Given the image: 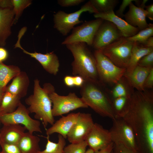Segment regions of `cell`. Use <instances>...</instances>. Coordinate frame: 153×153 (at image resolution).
I'll return each instance as SVG.
<instances>
[{"instance_id": "obj_24", "label": "cell", "mask_w": 153, "mask_h": 153, "mask_svg": "<svg viewBox=\"0 0 153 153\" xmlns=\"http://www.w3.org/2000/svg\"><path fill=\"white\" fill-rule=\"evenodd\" d=\"M152 51L153 48L144 47L139 43L134 42L130 61L124 75H128L131 74L141 58Z\"/></svg>"}, {"instance_id": "obj_13", "label": "cell", "mask_w": 153, "mask_h": 153, "mask_svg": "<svg viewBox=\"0 0 153 153\" xmlns=\"http://www.w3.org/2000/svg\"><path fill=\"white\" fill-rule=\"evenodd\" d=\"M122 37L113 23L104 20L96 33L92 46L95 50H100Z\"/></svg>"}, {"instance_id": "obj_4", "label": "cell", "mask_w": 153, "mask_h": 153, "mask_svg": "<svg viewBox=\"0 0 153 153\" xmlns=\"http://www.w3.org/2000/svg\"><path fill=\"white\" fill-rule=\"evenodd\" d=\"M103 85L100 82L85 80L80 87L81 98L88 107L96 113L113 120L115 118L112 99L102 89Z\"/></svg>"}, {"instance_id": "obj_20", "label": "cell", "mask_w": 153, "mask_h": 153, "mask_svg": "<svg viewBox=\"0 0 153 153\" xmlns=\"http://www.w3.org/2000/svg\"><path fill=\"white\" fill-rule=\"evenodd\" d=\"M26 129L19 124L3 125L0 130V142L18 144Z\"/></svg>"}, {"instance_id": "obj_33", "label": "cell", "mask_w": 153, "mask_h": 153, "mask_svg": "<svg viewBox=\"0 0 153 153\" xmlns=\"http://www.w3.org/2000/svg\"><path fill=\"white\" fill-rule=\"evenodd\" d=\"M88 146L84 141L77 143H71L65 146L64 153H85Z\"/></svg>"}, {"instance_id": "obj_49", "label": "cell", "mask_w": 153, "mask_h": 153, "mask_svg": "<svg viewBox=\"0 0 153 153\" xmlns=\"http://www.w3.org/2000/svg\"><path fill=\"white\" fill-rule=\"evenodd\" d=\"M4 93H3L0 92V104H1V101L2 99V98L3 97V96Z\"/></svg>"}, {"instance_id": "obj_34", "label": "cell", "mask_w": 153, "mask_h": 153, "mask_svg": "<svg viewBox=\"0 0 153 153\" xmlns=\"http://www.w3.org/2000/svg\"><path fill=\"white\" fill-rule=\"evenodd\" d=\"M2 153H22L18 144L0 142Z\"/></svg>"}, {"instance_id": "obj_12", "label": "cell", "mask_w": 153, "mask_h": 153, "mask_svg": "<svg viewBox=\"0 0 153 153\" xmlns=\"http://www.w3.org/2000/svg\"><path fill=\"white\" fill-rule=\"evenodd\" d=\"M26 31L21 29L18 35V39L14 45V48H18L22 50L24 53L29 55L35 58L41 65L43 69L50 74L56 75L59 71L60 63L58 58L54 52L43 54L35 52H30L27 51L22 47L20 44V41L26 32Z\"/></svg>"}, {"instance_id": "obj_26", "label": "cell", "mask_w": 153, "mask_h": 153, "mask_svg": "<svg viewBox=\"0 0 153 153\" xmlns=\"http://www.w3.org/2000/svg\"><path fill=\"white\" fill-rule=\"evenodd\" d=\"M114 85L110 92L112 99L121 97H131L135 91L134 89L124 75Z\"/></svg>"}, {"instance_id": "obj_2", "label": "cell", "mask_w": 153, "mask_h": 153, "mask_svg": "<svg viewBox=\"0 0 153 153\" xmlns=\"http://www.w3.org/2000/svg\"><path fill=\"white\" fill-rule=\"evenodd\" d=\"M50 83H45L43 88L41 86L40 80H34L33 93L25 100L29 106L27 109L30 113H34L35 118L41 120L44 128L48 124L52 125L55 119L52 113V103L49 96L50 92L54 89Z\"/></svg>"}, {"instance_id": "obj_37", "label": "cell", "mask_w": 153, "mask_h": 153, "mask_svg": "<svg viewBox=\"0 0 153 153\" xmlns=\"http://www.w3.org/2000/svg\"><path fill=\"white\" fill-rule=\"evenodd\" d=\"M84 0H58V3L62 7H69L78 5L84 2Z\"/></svg>"}, {"instance_id": "obj_48", "label": "cell", "mask_w": 153, "mask_h": 153, "mask_svg": "<svg viewBox=\"0 0 153 153\" xmlns=\"http://www.w3.org/2000/svg\"><path fill=\"white\" fill-rule=\"evenodd\" d=\"M94 153V151L93 150H92V149L89 148V149L86 150V151L85 153Z\"/></svg>"}, {"instance_id": "obj_25", "label": "cell", "mask_w": 153, "mask_h": 153, "mask_svg": "<svg viewBox=\"0 0 153 153\" xmlns=\"http://www.w3.org/2000/svg\"><path fill=\"white\" fill-rule=\"evenodd\" d=\"M21 71L20 68L14 65H7L0 62V92L3 93L7 85Z\"/></svg>"}, {"instance_id": "obj_47", "label": "cell", "mask_w": 153, "mask_h": 153, "mask_svg": "<svg viewBox=\"0 0 153 153\" xmlns=\"http://www.w3.org/2000/svg\"><path fill=\"white\" fill-rule=\"evenodd\" d=\"M148 1V0H143L142 1H141L140 4L138 7L144 9L146 6L145 5L146 4Z\"/></svg>"}, {"instance_id": "obj_44", "label": "cell", "mask_w": 153, "mask_h": 153, "mask_svg": "<svg viewBox=\"0 0 153 153\" xmlns=\"http://www.w3.org/2000/svg\"><path fill=\"white\" fill-rule=\"evenodd\" d=\"M140 43L144 47L153 48V37H150L143 42Z\"/></svg>"}, {"instance_id": "obj_40", "label": "cell", "mask_w": 153, "mask_h": 153, "mask_svg": "<svg viewBox=\"0 0 153 153\" xmlns=\"http://www.w3.org/2000/svg\"><path fill=\"white\" fill-rule=\"evenodd\" d=\"M63 80L64 84L67 87H73L75 86L74 76H65Z\"/></svg>"}, {"instance_id": "obj_7", "label": "cell", "mask_w": 153, "mask_h": 153, "mask_svg": "<svg viewBox=\"0 0 153 153\" xmlns=\"http://www.w3.org/2000/svg\"><path fill=\"white\" fill-rule=\"evenodd\" d=\"M94 54L99 80L103 84H114L124 75L126 69L116 66L101 52L95 50Z\"/></svg>"}, {"instance_id": "obj_5", "label": "cell", "mask_w": 153, "mask_h": 153, "mask_svg": "<svg viewBox=\"0 0 153 153\" xmlns=\"http://www.w3.org/2000/svg\"><path fill=\"white\" fill-rule=\"evenodd\" d=\"M134 42L122 37L99 51L116 66L126 69L130 61Z\"/></svg>"}, {"instance_id": "obj_51", "label": "cell", "mask_w": 153, "mask_h": 153, "mask_svg": "<svg viewBox=\"0 0 153 153\" xmlns=\"http://www.w3.org/2000/svg\"><path fill=\"white\" fill-rule=\"evenodd\" d=\"M0 153H2L1 152H0Z\"/></svg>"}, {"instance_id": "obj_19", "label": "cell", "mask_w": 153, "mask_h": 153, "mask_svg": "<svg viewBox=\"0 0 153 153\" xmlns=\"http://www.w3.org/2000/svg\"><path fill=\"white\" fill-rule=\"evenodd\" d=\"M129 7L128 11L124 15L126 21L140 31L147 27L149 24L146 20L147 13L145 10L137 7L132 2Z\"/></svg>"}, {"instance_id": "obj_8", "label": "cell", "mask_w": 153, "mask_h": 153, "mask_svg": "<svg viewBox=\"0 0 153 153\" xmlns=\"http://www.w3.org/2000/svg\"><path fill=\"white\" fill-rule=\"evenodd\" d=\"M55 90H52L49 94L54 117L63 116L79 108L88 107L82 98L79 97L75 92H70L67 95L62 96L58 95Z\"/></svg>"}, {"instance_id": "obj_6", "label": "cell", "mask_w": 153, "mask_h": 153, "mask_svg": "<svg viewBox=\"0 0 153 153\" xmlns=\"http://www.w3.org/2000/svg\"><path fill=\"white\" fill-rule=\"evenodd\" d=\"M85 12L98 13L90 1L74 12L68 13L62 10L58 11L53 15L54 28L62 35H67L74 26L83 22L80 20V17L82 14Z\"/></svg>"}, {"instance_id": "obj_36", "label": "cell", "mask_w": 153, "mask_h": 153, "mask_svg": "<svg viewBox=\"0 0 153 153\" xmlns=\"http://www.w3.org/2000/svg\"><path fill=\"white\" fill-rule=\"evenodd\" d=\"M112 152L113 153H139L134 151L120 143H114Z\"/></svg>"}, {"instance_id": "obj_42", "label": "cell", "mask_w": 153, "mask_h": 153, "mask_svg": "<svg viewBox=\"0 0 153 153\" xmlns=\"http://www.w3.org/2000/svg\"><path fill=\"white\" fill-rule=\"evenodd\" d=\"M75 86L80 87L83 84L85 80L79 75L74 76Z\"/></svg>"}, {"instance_id": "obj_46", "label": "cell", "mask_w": 153, "mask_h": 153, "mask_svg": "<svg viewBox=\"0 0 153 153\" xmlns=\"http://www.w3.org/2000/svg\"><path fill=\"white\" fill-rule=\"evenodd\" d=\"M114 143H112L106 148L101 150L94 152V153H111L113 146Z\"/></svg>"}, {"instance_id": "obj_38", "label": "cell", "mask_w": 153, "mask_h": 153, "mask_svg": "<svg viewBox=\"0 0 153 153\" xmlns=\"http://www.w3.org/2000/svg\"><path fill=\"white\" fill-rule=\"evenodd\" d=\"M135 0H123L119 9L116 11V15L121 18L124 17V12L128 6Z\"/></svg>"}, {"instance_id": "obj_15", "label": "cell", "mask_w": 153, "mask_h": 153, "mask_svg": "<svg viewBox=\"0 0 153 153\" xmlns=\"http://www.w3.org/2000/svg\"><path fill=\"white\" fill-rule=\"evenodd\" d=\"M85 141L94 152L104 149L113 143L109 130L96 123H94Z\"/></svg>"}, {"instance_id": "obj_17", "label": "cell", "mask_w": 153, "mask_h": 153, "mask_svg": "<svg viewBox=\"0 0 153 153\" xmlns=\"http://www.w3.org/2000/svg\"><path fill=\"white\" fill-rule=\"evenodd\" d=\"M79 113L72 112L66 116H62L51 127L46 129L47 136L57 133L67 139L68 133L76 121Z\"/></svg>"}, {"instance_id": "obj_52", "label": "cell", "mask_w": 153, "mask_h": 153, "mask_svg": "<svg viewBox=\"0 0 153 153\" xmlns=\"http://www.w3.org/2000/svg\"><path fill=\"white\" fill-rule=\"evenodd\" d=\"M1 123V122H0V124Z\"/></svg>"}, {"instance_id": "obj_21", "label": "cell", "mask_w": 153, "mask_h": 153, "mask_svg": "<svg viewBox=\"0 0 153 153\" xmlns=\"http://www.w3.org/2000/svg\"><path fill=\"white\" fill-rule=\"evenodd\" d=\"M29 82L27 73L21 71L13 79L11 84L6 87L5 92H8L22 98L27 94Z\"/></svg>"}, {"instance_id": "obj_31", "label": "cell", "mask_w": 153, "mask_h": 153, "mask_svg": "<svg viewBox=\"0 0 153 153\" xmlns=\"http://www.w3.org/2000/svg\"><path fill=\"white\" fill-rule=\"evenodd\" d=\"M14 17L13 24L16 23L21 16L24 10L31 4L30 0H11Z\"/></svg>"}, {"instance_id": "obj_29", "label": "cell", "mask_w": 153, "mask_h": 153, "mask_svg": "<svg viewBox=\"0 0 153 153\" xmlns=\"http://www.w3.org/2000/svg\"><path fill=\"white\" fill-rule=\"evenodd\" d=\"M45 137L47 142L45 149L40 151L39 153H64V149L66 144V141L62 136L58 134V141L56 143L51 141L49 136H47Z\"/></svg>"}, {"instance_id": "obj_22", "label": "cell", "mask_w": 153, "mask_h": 153, "mask_svg": "<svg viewBox=\"0 0 153 153\" xmlns=\"http://www.w3.org/2000/svg\"><path fill=\"white\" fill-rule=\"evenodd\" d=\"M40 141L38 136L28 132H25L18 145L22 153H39L41 151Z\"/></svg>"}, {"instance_id": "obj_43", "label": "cell", "mask_w": 153, "mask_h": 153, "mask_svg": "<svg viewBox=\"0 0 153 153\" xmlns=\"http://www.w3.org/2000/svg\"><path fill=\"white\" fill-rule=\"evenodd\" d=\"M145 8L147 13L146 17L151 20H153V4L146 6Z\"/></svg>"}, {"instance_id": "obj_10", "label": "cell", "mask_w": 153, "mask_h": 153, "mask_svg": "<svg viewBox=\"0 0 153 153\" xmlns=\"http://www.w3.org/2000/svg\"><path fill=\"white\" fill-rule=\"evenodd\" d=\"M27 108L21 102L14 112L0 116V121L3 125L11 124L23 125L29 133H42L41 123L29 116Z\"/></svg>"}, {"instance_id": "obj_41", "label": "cell", "mask_w": 153, "mask_h": 153, "mask_svg": "<svg viewBox=\"0 0 153 153\" xmlns=\"http://www.w3.org/2000/svg\"><path fill=\"white\" fill-rule=\"evenodd\" d=\"M8 56L7 51L3 47H0V62L6 60Z\"/></svg>"}, {"instance_id": "obj_27", "label": "cell", "mask_w": 153, "mask_h": 153, "mask_svg": "<svg viewBox=\"0 0 153 153\" xmlns=\"http://www.w3.org/2000/svg\"><path fill=\"white\" fill-rule=\"evenodd\" d=\"M21 98L8 92H4L0 104V116L14 111L21 103Z\"/></svg>"}, {"instance_id": "obj_16", "label": "cell", "mask_w": 153, "mask_h": 153, "mask_svg": "<svg viewBox=\"0 0 153 153\" xmlns=\"http://www.w3.org/2000/svg\"><path fill=\"white\" fill-rule=\"evenodd\" d=\"M94 17L113 23L121 32L123 37L128 38L134 36L139 31V29L129 24L126 21L117 16L114 11L110 12H98L94 14Z\"/></svg>"}, {"instance_id": "obj_11", "label": "cell", "mask_w": 153, "mask_h": 153, "mask_svg": "<svg viewBox=\"0 0 153 153\" xmlns=\"http://www.w3.org/2000/svg\"><path fill=\"white\" fill-rule=\"evenodd\" d=\"M109 130L113 143H121L139 152L134 132L130 126L123 118H115Z\"/></svg>"}, {"instance_id": "obj_39", "label": "cell", "mask_w": 153, "mask_h": 153, "mask_svg": "<svg viewBox=\"0 0 153 153\" xmlns=\"http://www.w3.org/2000/svg\"><path fill=\"white\" fill-rule=\"evenodd\" d=\"M153 87V68H152L145 79L144 84V90H149Z\"/></svg>"}, {"instance_id": "obj_30", "label": "cell", "mask_w": 153, "mask_h": 153, "mask_svg": "<svg viewBox=\"0 0 153 153\" xmlns=\"http://www.w3.org/2000/svg\"><path fill=\"white\" fill-rule=\"evenodd\" d=\"M91 3L98 12H107L114 11L118 3V0H90Z\"/></svg>"}, {"instance_id": "obj_23", "label": "cell", "mask_w": 153, "mask_h": 153, "mask_svg": "<svg viewBox=\"0 0 153 153\" xmlns=\"http://www.w3.org/2000/svg\"><path fill=\"white\" fill-rule=\"evenodd\" d=\"M152 68H146L137 66L131 74L124 75L134 89L139 91L145 90L144 84L146 78Z\"/></svg>"}, {"instance_id": "obj_45", "label": "cell", "mask_w": 153, "mask_h": 153, "mask_svg": "<svg viewBox=\"0 0 153 153\" xmlns=\"http://www.w3.org/2000/svg\"><path fill=\"white\" fill-rule=\"evenodd\" d=\"M12 7L11 0H0V8Z\"/></svg>"}, {"instance_id": "obj_3", "label": "cell", "mask_w": 153, "mask_h": 153, "mask_svg": "<svg viewBox=\"0 0 153 153\" xmlns=\"http://www.w3.org/2000/svg\"><path fill=\"white\" fill-rule=\"evenodd\" d=\"M66 45L74 58L71 63L73 75L80 76L86 80L101 82L98 74L95 57L88 45L85 43L80 42Z\"/></svg>"}, {"instance_id": "obj_18", "label": "cell", "mask_w": 153, "mask_h": 153, "mask_svg": "<svg viewBox=\"0 0 153 153\" xmlns=\"http://www.w3.org/2000/svg\"><path fill=\"white\" fill-rule=\"evenodd\" d=\"M14 17L12 7L0 8V47L6 45V41L11 35Z\"/></svg>"}, {"instance_id": "obj_32", "label": "cell", "mask_w": 153, "mask_h": 153, "mask_svg": "<svg viewBox=\"0 0 153 153\" xmlns=\"http://www.w3.org/2000/svg\"><path fill=\"white\" fill-rule=\"evenodd\" d=\"M153 35V24L150 23L147 27L139 31L134 36L126 38L129 41L141 43Z\"/></svg>"}, {"instance_id": "obj_14", "label": "cell", "mask_w": 153, "mask_h": 153, "mask_svg": "<svg viewBox=\"0 0 153 153\" xmlns=\"http://www.w3.org/2000/svg\"><path fill=\"white\" fill-rule=\"evenodd\" d=\"M94 123L91 114L79 112L76 122L67 136L68 141L71 143H77L85 141Z\"/></svg>"}, {"instance_id": "obj_1", "label": "cell", "mask_w": 153, "mask_h": 153, "mask_svg": "<svg viewBox=\"0 0 153 153\" xmlns=\"http://www.w3.org/2000/svg\"><path fill=\"white\" fill-rule=\"evenodd\" d=\"M123 118L134 132L139 153H153V92L135 91Z\"/></svg>"}, {"instance_id": "obj_28", "label": "cell", "mask_w": 153, "mask_h": 153, "mask_svg": "<svg viewBox=\"0 0 153 153\" xmlns=\"http://www.w3.org/2000/svg\"><path fill=\"white\" fill-rule=\"evenodd\" d=\"M131 97H121L111 99L115 118H123L126 114L129 109Z\"/></svg>"}, {"instance_id": "obj_35", "label": "cell", "mask_w": 153, "mask_h": 153, "mask_svg": "<svg viewBox=\"0 0 153 153\" xmlns=\"http://www.w3.org/2000/svg\"><path fill=\"white\" fill-rule=\"evenodd\" d=\"M137 65L146 68L153 67V51L141 58L138 62Z\"/></svg>"}, {"instance_id": "obj_9", "label": "cell", "mask_w": 153, "mask_h": 153, "mask_svg": "<svg viewBox=\"0 0 153 153\" xmlns=\"http://www.w3.org/2000/svg\"><path fill=\"white\" fill-rule=\"evenodd\" d=\"M103 21L101 18H96L85 21L80 25L74 27L71 34L65 38L61 44L82 42L92 46L96 33Z\"/></svg>"}, {"instance_id": "obj_50", "label": "cell", "mask_w": 153, "mask_h": 153, "mask_svg": "<svg viewBox=\"0 0 153 153\" xmlns=\"http://www.w3.org/2000/svg\"><path fill=\"white\" fill-rule=\"evenodd\" d=\"M111 153H113V152H112H112H111Z\"/></svg>"}]
</instances>
